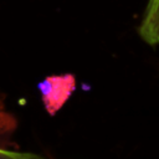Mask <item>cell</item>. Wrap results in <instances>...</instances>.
<instances>
[{
  "mask_svg": "<svg viewBox=\"0 0 159 159\" xmlns=\"http://www.w3.org/2000/svg\"><path fill=\"white\" fill-rule=\"evenodd\" d=\"M45 109L50 116H55L67 102L76 88V80L72 75L48 76L37 84Z\"/></svg>",
  "mask_w": 159,
  "mask_h": 159,
  "instance_id": "1",
  "label": "cell"
},
{
  "mask_svg": "<svg viewBox=\"0 0 159 159\" xmlns=\"http://www.w3.org/2000/svg\"><path fill=\"white\" fill-rule=\"evenodd\" d=\"M37 159H40V158H37Z\"/></svg>",
  "mask_w": 159,
  "mask_h": 159,
  "instance_id": "4",
  "label": "cell"
},
{
  "mask_svg": "<svg viewBox=\"0 0 159 159\" xmlns=\"http://www.w3.org/2000/svg\"><path fill=\"white\" fill-rule=\"evenodd\" d=\"M138 34L145 43L159 45V0H148Z\"/></svg>",
  "mask_w": 159,
  "mask_h": 159,
  "instance_id": "2",
  "label": "cell"
},
{
  "mask_svg": "<svg viewBox=\"0 0 159 159\" xmlns=\"http://www.w3.org/2000/svg\"><path fill=\"white\" fill-rule=\"evenodd\" d=\"M37 158L39 157H35L29 153H17L0 148V159H37Z\"/></svg>",
  "mask_w": 159,
  "mask_h": 159,
  "instance_id": "3",
  "label": "cell"
}]
</instances>
